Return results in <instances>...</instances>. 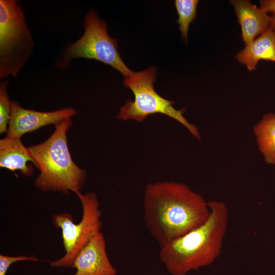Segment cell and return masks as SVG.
Masks as SVG:
<instances>
[{"instance_id": "1", "label": "cell", "mask_w": 275, "mask_h": 275, "mask_svg": "<svg viewBox=\"0 0 275 275\" xmlns=\"http://www.w3.org/2000/svg\"><path fill=\"white\" fill-rule=\"evenodd\" d=\"M144 224L162 246L204 223L210 214L208 202L187 184L160 181L146 186Z\"/></svg>"}, {"instance_id": "2", "label": "cell", "mask_w": 275, "mask_h": 275, "mask_svg": "<svg viewBox=\"0 0 275 275\" xmlns=\"http://www.w3.org/2000/svg\"><path fill=\"white\" fill-rule=\"evenodd\" d=\"M210 214L202 225L160 246L159 258L172 275H186L211 264L220 256L229 212L222 201L208 202Z\"/></svg>"}, {"instance_id": "3", "label": "cell", "mask_w": 275, "mask_h": 275, "mask_svg": "<svg viewBox=\"0 0 275 275\" xmlns=\"http://www.w3.org/2000/svg\"><path fill=\"white\" fill-rule=\"evenodd\" d=\"M71 124V118L64 120L54 125V131L46 141L28 147L40 171L35 185L43 191L76 194L86 181V171L75 163L69 150L66 134Z\"/></svg>"}, {"instance_id": "4", "label": "cell", "mask_w": 275, "mask_h": 275, "mask_svg": "<svg viewBox=\"0 0 275 275\" xmlns=\"http://www.w3.org/2000/svg\"><path fill=\"white\" fill-rule=\"evenodd\" d=\"M156 75V68L150 67L143 71L134 72L131 76L124 78L123 84L131 90L134 99L127 100L120 108L117 118L142 122L151 115L163 114L179 122L194 137L200 140L198 128L183 116L185 108H175L173 101L164 98L156 92L154 82Z\"/></svg>"}, {"instance_id": "5", "label": "cell", "mask_w": 275, "mask_h": 275, "mask_svg": "<svg viewBox=\"0 0 275 275\" xmlns=\"http://www.w3.org/2000/svg\"><path fill=\"white\" fill-rule=\"evenodd\" d=\"M34 45L22 6L17 1L0 0V78L17 76Z\"/></svg>"}, {"instance_id": "6", "label": "cell", "mask_w": 275, "mask_h": 275, "mask_svg": "<svg viewBox=\"0 0 275 275\" xmlns=\"http://www.w3.org/2000/svg\"><path fill=\"white\" fill-rule=\"evenodd\" d=\"M84 33L75 42L68 45L58 60L56 67L65 68L71 60L93 59L108 65L120 72L125 78L131 76V70L123 62L118 49V41L108 35L106 24L94 10L86 15Z\"/></svg>"}, {"instance_id": "7", "label": "cell", "mask_w": 275, "mask_h": 275, "mask_svg": "<svg viewBox=\"0 0 275 275\" xmlns=\"http://www.w3.org/2000/svg\"><path fill=\"white\" fill-rule=\"evenodd\" d=\"M82 208V216L78 223H74L72 216L67 212L54 214L52 223L62 232L65 255L58 260L50 261L51 266L72 267L81 250L95 235L100 232L101 211L96 194L78 192L76 194Z\"/></svg>"}, {"instance_id": "8", "label": "cell", "mask_w": 275, "mask_h": 275, "mask_svg": "<svg viewBox=\"0 0 275 275\" xmlns=\"http://www.w3.org/2000/svg\"><path fill=\"white\" fill-rule=\"evenodd\" d=\"M76 114L71 107L52 112H39L22 107L16 101H11V114L6 137L20 139L23 134L42 127L54 124L71 118Z\"/></svg>"}, {"instance_id": "9", "label": "cell", "mask_w": 275, "mask_h": 275, "mask_svg": "<svg viewBox=\"0 0 275 275\" xmlns=\"http://www.w3.org/2000/svg\"><path fill=\"white\" fill-rule=\"evenodd\" d=\"M72 268L74 275H116L117 271L111 263L106 250V241L100 231L81 250L75 258Z\"/></svg>"}, {"instance_id": "10", "label": "cell", "mask_w": 275, "mask_h": 275, "mask_svg": "<svg viewBox=\"0 0 275 275\" xmlns=\"http://www.w3.org/2000/svg\"><path fill=\"white\" fill-rule=\"evenodd\" d=\"M241 30V37L248 45L267 30L271 16L248 0L230 1Z\"/></svg>"}, {"instance_id": "11", "label": "cell", "mask_w": 275, "mask_h": 275, "mask_svg": "<svg viewBox=\"0 0 275 275\" xmlns=\"http://www.w3.org/2000/svg\"><path fill=\"white\" fill-rule=\"evenodd\" d=\"M249 71L256 69L260 60L275 62V32L270 26L264 32L239 51L235 56Z\"/></svg>"}, {"instance_id": "12", "label": "cell", "mask_w": 275, "mask_h": 275, "mask_svg": "<svg viewBox=\"0 0 275 275\" xmlns=\"http://www.w3.org/2000/svg\"><path fill=\"white\" fill-rule=\"evenodd\" d=\"M34 164L28 147L24 146L20 139L5 137L0 140V167L13 172L19 171L24 176L33 173Z\"/></svg>"}, {"instance_id": "13", "label": "cell", "mask_w": 275, "mask_h": 275, "mask_svg": "<svg viewBox=\"0 0 275 275\" xmlns=\"http://www.w3.org/2000/svg\"><path fill=\"white\" fill-rule=\"evenodd\" d=\"M253 132L265 162L275 166V113L264 114L254 126Z\"/></svg>"}, {"instance_id": "14", "label": "cell", "mask_w": 275, "mask_h": 275, "mask_svg": "<svg viewBox=\"0 0 275 275\" xmlns=\"http://www.w3.org/2000/svg\"><path fill=\"white\" fill-rule=\"evenodd\" d=\"M198 3V0H176L174 2L181 38L185 42L187 41L189 25L196 17Z\"/></svg>"}, {"instance_id": "15", "label": "cell", "mask_w": 275, "mask_h": 275, "mask_svg": "<svg viewBox=\"0 0 275 275\" xmlns=\"http://www.w3.org/2000/svg\"><path fill=\"white\" fill-rule=\"evenodd\" d=\"M9 81L0 83V133L7 132L11 114V103L7 93Z\"/></svg>"}, {"instance_id": "16", "label": "cell", "mask_w": 275, "mask_h": 275, "mask_svg": "<svg viewBox=\"0 0 275 275\" xmlns=\"http://www.w3.org/2000/svg\"><path fill=\"white\" fill-rule=\"evenodd\" d=\"M38 259L34 256H9L0 255V275H6L12 264L22 261H37Z\"/></svg>"}, {"instance_id": "17", "label": "cell", "mask_w": 275, "mask_h": 275, "mask_svg": "<svg viewBox=\"0 0 275 275\" xmlns=\"http://www.w3.org/2000/svg\"><path fill=\"white\" fill-rule=\"evenodd\" d=\"M260 8L267 14L271 13L275 15V0H261Z\"/></svg>"}, {"instance_id": "18", "label": "cell", "mask_w": 275, "mask_h": 275, "mask_svg": "<svg viewBox=\"0 0 275 275\" xmlns=\"http://www.w3.org/2000/svg\"><path fill=\"white\" fill-rule=\"evenodd\" d=\"M270 26L275 32V15L271 16L270 25Z\"/></svg>"}]
</instances>
